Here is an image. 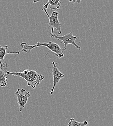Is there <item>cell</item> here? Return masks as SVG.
Listing matches in <instances>:
<instances>
[{
	"mask_svg": "<svg viewBox=\"0 0 113 126\" xmlns=\"http://www.w3.org/2000/svg\"><path fill=\"white\" fill-rule=\"evenodd\" d=\"M52 65L53 67L52 68V71L53 78V85L50 91V94L51 95L53 94L54 90L56 85L58 83L61 79L64 77V75L59 70L56 66V63L54 62H53Z\"/></svg>",
	"mask_w": 113,
	"mask_h": 126,
	"instance_id": "cell-6",
	"label": "cell"
},
{
	"mask_svg": "<svg viewBox=\"0 0 113 126\" xmlns=\"http://www.w3.org/2000/svg\"><path fill=\"white\" fill-rule=\"evenodd\" d=\"M88 123L87 121L84 120L83 122H79L77 121L74 118H71L68 124V126H87Z\"/></svg>",
	"mask_w": 113,
	"mask_h": 126,
	"instance_id": "cell-9",
	"label": "cell"
},
{
	"mask_svg": "<svg viewBox=\"0 0 113 126\" xmlns=\"http://www.w3.org/2000/svg\"><path fill=\"white\" fill-rule=\"evenodd\" d=\"M9 47L7 45L2 46L0 45V69L5 70L8 67V64L4 60V56L7 54H19V52H7L6 49Z\"/></svg>",
	"mask_w": 113,
	"mask_h": 126,
	"instance_id": "cell-7",
	"label": "cell"
},
{
	"mask_svg": "<svg viewBox=\"0 0 113 126\" xmlns=\"http://www.w3.org/2000/svg\"><path fill=\"white\" fill-rule=\"evenodd\" d=\"M7 75H11L12 76H18L24 79L27 81V85L32 87V88H35L36 86L44 79L45 77L41 74L37 73L35 70H25L23 72H12L7 71L6 72Z\"/></svg>",
	"mask_w": 113,
	"mask_h": 126,
	"instance_id": "cell-1",
	"label": "cell"
},
{
	"mask_svg": "<svg viewBox=\"0 0 113 126\" xmlns=\"http://www.w3.org/2000/svg\"><path fill=\"white\" fill-rule=\"evenodd\" d=\"M69 1L74 3H80L81 2V0H69Z\"/></svg>",
	"mask_w": 113,
	"mask_h": 126,
	"instance_id": "cell-11",
	"label": "cell"
},
{
	"mask_svg": "<svg viewBox=\"0 0 113 126\" xmlns=\"http://www.w3.org/2000/svg\"><path fill=\"white\" fill-rule=\"evenodd\" d=\"M49 5H50V9L51 10H58L61 7V1L60 0H48V2L44 4L43 8L47 9Z\"/></svg>",
	"mask_w": 113,
	"mask_h": 126,
	"instance_id": "cell-8",
	"label": "cell"
},
{
	"mask_svg": "<svg viewBox=\"0 0 113 126\" xmlns=\"http://www.w3.org/2000/svg\"><path fill=\"white\" fill-rule=\"evenodd\" d=\"M53 32H54V28H52L51 32L50 33V38L51 39L52 37H54L57 40L62 41V42L64 44V47L63 48L64 51L66 50L67 45L68 44H72L74 45L77 49L79 50L81 49V47H80L78 45H77V44L75 42V40H76L77 38V37L73 35V32H71L69 33L66 34L64 36H59L57 35L56 34L54 33Z\"/></svg>",
	"mask_w": 113,
	"mask_h": 126,
	"instance_id": "cell-3",
	"label": "cell"
},
{
	"mask_svg": "<svg viewBox=\"0 0 113 126\" xmlns=\"http://www.w3.org/2000/svg\"><path fill=\"white\" fill-rule=\"evenodd\" d=\"M42 10H44L46 13V15L49 17V22L48 25L49 26H51L52 28H55L58 31V34H61L62 33V24L59 22L58 19V16H59V12L57 11H53L51 16L49 15V13L47 12V10L45 8H42Z\"/></svg>",
	"mask_w": 113,
	"mask_h": 126,
	"instance_id": "cell-5",
	"label": "cell"
},
{
	"mask_svg": "<svg viewBox=\"0 0 113 126\" xmlns=\"http://www.w3.org/2000/svg\"><path fill=\"white\" fill-rule=\"evenodd\" d=\"M39 1V0H33V2L35 3H36L37 2H38Z\"/></svg>",
	"mask_w": 113,
	"mask_h": 126,
	"instance_id": "cell-12",
	"label": "cell"
},
{
	"mask_svg": "<svg viewBox=\"0 0 113 126\" xmlns=\"http://www.w3.org/2000/svg\"><path fill=\"white\" fill-rule=\"evenodd\" d=\"M20 46L22 48V51L25 53L30 52L32 49L34 48L35 47L43 46L48 47L50 50L56 54V56L59 58H61L64 56L63 48L60 47L58 44L53 43L51 41H50L48 43L37 42L36 44L33 45H30L27 44L26 43L22 42L21 43Z\"/></svg>",
	"mask_w": 113,
	"mask_h": 126,
	"instance_id": "cell-2",
	"label": "cell"
},
{
	"mask_svg": "<svg viewBox=\"0 0 113 126\" xmlns=\"http://www.w3.org/2000/svg\"><path fill=\"white\" fill-rule=\"evenodd\" d=\"M7 82V75L4 70L0 69V85L1 87H5Z\"/></svg>",
	"mask_w": 113,
	"mask_h": 126,
	"instance_id": "cell-10",
	"label": "cell"
},
{
	"mask_svg": "<svg viewBox=\"0 0 113 126\" xmlns=\"http://www.w3.org/2000/svg\"><path fill=\"white\" fill-rule=\"evenodd\" d=\"M15 94L17 97L18 103V112H21L27 103L28 98L31 95L30 93L23 88H18L15 92Z\"/></svg>",
	"mask_w": 113,
	"mask_h": 126,
	"instance_id": "cell-4",
	"label": "cell"
}]
</instances>
